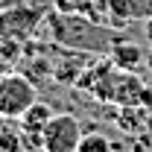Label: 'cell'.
Segmentation results:
<instances>
[{
	"mask_svg": "<svg viewBox=\"0 0 152 152\" xmlns=\"http://www.w3.org/2000/svg\"><path fill=\"white\" fill-rule=\"evenodd\" d=\"M23 143H20V132L9 129L6 123L0 126V152H20Z\"/></svg>",
	"mask_w": 152,
	"mask_h": 152,
	"instance_id": "obj_9",
	"label": "cell"
},
{
	"mask_svg": "<svg viewBox=\"0 0 152 152\" xmlns=\"http://www.w3.org/2000/svg\"><path fill=\"white\" fill-rule=\"evenodd\" d=\"M35 99H38V91L29 76H23V73L0 76V114L6 120H18Z\"/></svg>",
	"mask_w": 152,
	"mask_h": 152,
	"instance_id": "obj_1",
	"label": "cell"
},
{
	"mask_svg": "<svg viewBox=\"0 0 152 152\" xmlns=\"http://www.w3.org/2000/svg\"><path fill=\"white\" fill-rule=\"evenodd\" d=\"M82 134L85 132H82L76 114H67V111L64 114H53L50 123H47L44 132H41V140H44L41 152H76Z\"/></svg>",
	"mask_w": 152,
	"mask_h": 152,
	"instance_id": "obj_2",
	"label": "cell"
},
{
	"mask_svg": "<svg viewBox=\"0 0 152 152\" xmlns=\"http://www.w3.org/2000/svg\"><path fill=\"white\" fill-rule=\"evenodd\" d=\"M53 114H56V111H53L47 102L35 99V102H32V105H29V108L15 120V123H18L20 132H44V126L50 123V117H53Z\"/></svg>",
	"mask_w": 152,
	"mask_h": 152,
	"instance_id": "obj_6",
	"label": "cell"
},
{
	"mask_svg": "<svg viewBox=\"0 0 152 152\" xmlns=\"http://www.w3.org/2000/svg\"><path fill=\"white\" fill-rule=\"evenodd\" d=\"M143 64H146V67H149V70H152V50H149V53H146V61H143Z\"/></svg>",
	"mask_w": 152,
	"mask_h": 152,
	"instance_id": "obj_10",
	"label": "cell"
},
{
	"mask_svg": "<svg viewBox=\"0 0 152 152\" xmlns=\"http://www.w3.org/2000/svg\"><path fill=\"white\" fill-rule=\"evenodd\" d=\"M108 15L114 26H126L129 20H149L152 0H108Z\"/></svg>",
	"mask_w": 152,
	"mask_h": 152,
	"instance_id": "obj_4",
	"label": "cell"
},
{
	"mask_svg": "<svg viewBox=\"0 0 152 152\" xmlns=\"http://www.w3.org/2000/svg\"><path fill=\"white\" fill-rule=\"evenodd\" d=\"M143 61H146V53L134 41H117L111 47V64L120 70H137Z\"/></svg>",
	"mask_w": 152,
	"mask_h": 152,
	"instance_id": "obj_5",
	"label": "cell"
},
{
	"mask_svg": "<svg viewBox=\"0 0 152 152\" xmlns=\"http://www.w3.org/2000/svg\"><path fill=\"white\" fill-rule=\"evenodd\" d=\"M38 18H41V12H32L26 6L6 9V12H0V35L12 38V41H26V38L35 32Z\"/></svg>",
	"mask_w": 152,
	"mask_h": 152,
	"instance_id": "obj_3",
	"label": "cell"
},
{
	"mask_svg": "<svg viewBox=\"0 0 152 152\" xmlns=\"http://www.w3.org/2000/svg\"><path fill=\"white\" fill-rule=\"evenodd\" d=\"M76 152H111V143H108V137H105V134L88 132V134H82V140H79Z\"/></svg>",
	"mask_w": 152,
	"mask_h": 152,
	"instance_id": "obj_8",
	"label": "cell"
},
{
	"mask_svg": "<svg viewBox=\"0 0 152 152\" xmlns=\"http://www.w3.org/2000/svg\"><path fill=\"white\" fill-rule=\"evenodd\" d=\"M18 58H20V41H12V38L0 35V76L9 73Z\"/></svg>",
	"mask_w": 152,
	"mask_h": 152,
	"instance_id": "obj_7",
	"label": "cell"
}]
</instances>
